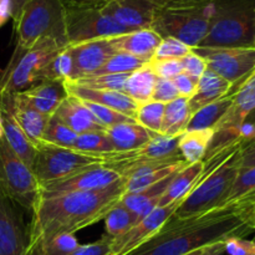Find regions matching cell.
Segmentation results:
<instances>
[{"mask_svg":"<svg viewBox=\"0 0 255 255\" xmlns=\"http://www.w3.org/2000/svg\"><path fill=\"white\" fill-rule=\"evenodd\" d=\"M126 179L102 189L37 199L27 226L26 255L60 234H75L100 221L121 202Z\"/></svg>","mask_w":255,"mask_h":255,"instance_id":"1","label":"cell"},{"mask_svg":"<svg viewBox=\"0 0 255 255\" xmlns=\"http://www.w3.org/2000/svg\"><path fill=\"white\" fill-rule=\"evenodd\" d=\"M253 232L248 222L221 206L186 218L172 216L153 236L127 255H186L234 237L246 238Z\"/></svg>","mask_w":255,"mask_h":255,"instance_id":"2","label":"cell"},{"mask_svg":"<svg viewBox=\"0 0 255 255\" xmlns=\"http://www.w3.org/2000/svg\"><path fill=\"white\" fill-rule=\"evenodd\" d=\"M203 162V173L174 212L176 218L204 213L227 201L242 171V143L237 139L204 157Z\"/></svg>","mask_w":255,"mask_h":255,"instance_id":"3","label":"cell"},{"mask_svg":"<svg viewBox=\"0 0 255 255\" xmlns=\"http://www.w3.org/2000/svg\"><path fill=\"white\" fill-rule=\"evenodd\" d=\"M16 47L20 52L42 37H51L69 46L65 25V0H24L12 14Z\"/></svg>","mask_w":255,"mask_h":255,"instance_id":"4","label":"cell"},{"mask_svg":"<svg viewBox=\"0 0 255 255\" xmlns=\"http://www.w3.org/2000/svg\"><path fill=\"white\" fill-rule=\"evenodd\" d=\"M255 0H216L208 34L199 47L254 46Z\"/></svg>","mask_w":255,"mask_h":255,"instance_id":"5","label":"cell"},{"mask_svg":"<svg viewBox=\"0 0 255 255\" xmlns=\"http://www.w3.org/2000/svg\"><path fill=\"white\" fill-rule=\"evenodd\" d=\"M66 47L51 37H42L26 51L15 50L0 75V97L24 91L41 81L44 67Z\"/></svg>","mask_w":255,"mask_h":255,"instance_id":"6","label":"cell"},{"mask_svg":"<svg viewBox=\"0 0 255 255\" xmlns=\"http://www.w3.org/2000/svg\"><path fill=\"white\" fill-rule=\"evenodd\" d=\"M65 25L69 45L128 32L104 11L101 4L84 0H65Z\"/></svg>","mask_w":255,"mask_h":255,"instance_id":"7","label":"cell"},{"mask_svg":"<svg viewBox=\"0 0 255 255\" xmlns=\"http://www.w3.org/2000/svg\"><path fill=\"white\" fill-rule=\"evenodd\" d=\"M39 181L32 169L10 148L5 137L0 139V196L21 209L32 212L39 198Z\"/></svg>","mask_w":255,"mask_h":255,"instance_id":"8","label":"cell"},{"mask_svg":"<svg viewBox=\"0 0 255 255\" xmlns=\"http://www.w3.org/2000/svg\"><path fill=\"white\" fill-rule=\"evenodd\" d=\"M35 148L36 153L32 172L39 184L64 178L91 167L102 166L101 154L81 153L44 141H40Z\"/></svg>","mask_w":255,"mask_h":255,"instance_id":"9","label":"cell"},{"mask_svg":"<svg viewBox=\"0 0 255 255\" xmlns=\"http://www.w3.org/2000/svg\"><path fill=\"white\" fill-rule=\"evenodd\" d=\"M213 9L159 10L157 9L151 29L162 37H174L189 47L199 46L208 34Z\"/></svg>","mask_w":255,"mask_h":255,"instance_id":"10","label":"cell"},{"mask_svg":"<svg viewBox=\"0 0 255 255\" xmlns=\"http://www.w3.org/2000/svg\"><path fill=\"white\" fill-rule=\"evenodd\" d=\"M231 94H233L232 106L213 128V138L206 157L237 141L242 125L247 116L255 110V69L246 79L232 87Z\"/></svg>","mask_w":255,"mask_h":255,"instance_id":"11","label":"cell"},{"mask_svg":"<svg viewBox=\"0 0 255 255\" xmlns=\"http://www.w3.org/2000/svg\"><path fill=\"white\" fill-rule=\"evenodd\" d=\"M178 137L157 133L148 143L129 152L101 154L102 166L117 172L121 177L137 164L154 161H184L178 148Z\"/></svg>","mask_w":255,"mask_h":255,"instance_id":"12","label":"cell"},{"mask_svg":"<svg viewBox=\"0 0 255 255\" xmlns=\"http://www.w3.org/2000/svg\"><path fill=\"white\" fill-rule=\"evenodd\" d=\"M207 67L237 85L255 69V46L249 47H193Z\"/></svg>","mask_w":255,"mask_h":255,"instance_id":"13","label":"cell"},{"mask_svg":"<svg viewBox=\"0 0 255 255\" xmlns=\"http://www.w3.org/2000/svg\"><path fill=\"white\" fill-rule=\"evenodd\" d=\"M122 177L117 172L107 168L105 166L91 167L84 169L71 176L55 181L40 183L39 198H50V197L62 196V194L79 193V192L96 191L106 188L116 183Z\"/></svg>","mask_w":255,"mask_h":255,"instance_id":"14","label":"cell"},{"mask_svg":"<svg viewBox=\"0 0 255 255\" xmlns=\"http://www.w3.org/2000/svg\"><path fill=\"white\" fill-rule=\"evenodd\" d=\"M184 199L176 201L168 206L159 207L144 217L143 219L134 224L131 229L121 236L112 239L111 253L110 255H127L133 252L137 247L153 236L169 218L174 214Z\"/></svg>","mask_w":255,"mask_h":255,"instance_id":"15","label":"cell"},{"mask_svg":"<svg viewBox=\"0 0 255 255\" xmlns=\"http://www.w3.org/2000/svg\"><path fill=\"white\" fill-rule=\"evenodd\" d=\"M27 242L21 208L0 196V255H26Z\"/></svg>","mask_w":255,"mask_h":255,"instance_id":"16","label":"cell"},{"mask_svg":"<svg viewBox=\"0 0 255 255\" xmlns=\"http://www.w3.org/2000/svg\"><path fill=\"white\" fill-rule=\"evenodd\" d=\"M72 62L71 76L67 81L82 79L101 69L115 51L107 39H97L91 41L69 45L66 47Z\"/></svg>","mask_w":255,"mask_h":255,"instance_id":"17","label":"cell"},{"mask_svg":"<svg viewBox=\"0 0 255 255\" xmlns=\"http://www.w3.org/2000/svg\"><path fill=\"white\" fill-rule=\"evenodd\" d=\"M101 6L127 31L151 29L157 11L153 0H109Z\"/></svg>","mask_w":255,"mask_h":255,"instance_id":"18","label":"cell"},{"mask_svg":"<svg viewBox=\"0 0 255 255\" xmlns=\"http://www.w3.org/2000/svg\"><path fill=\"white\" fill-rule=\"evenodd\" d=\"M64 84L67 95H71V96L82 100V101L94 102V104L110 107V109L136 121L137 110H138L139 105L124 92L109 91V90H92L69 81H65Z\"/></svg>","mask_w":255,"mask_h":255,"instance_id":"19","label":"cell"},{"mask_svg":"<svg viewBox=\"0 0 255 255\" xmlns=\"http://www.w3.org/2000/svg\"><path fill=\"white\" fill-rule=\"evenodd\" d=\"M115 54H128L148 62L153 57L162 36L153 29H141L107 37Z\"/></svg>","mask_w":255,"mask_h":255,"instance_id":"20","label":"cell"},{"mask_svg":"<svg viewBox=\"0 0 255 255\" xmlns=\"http://www.w3.org/2000/svg\"><path fill=\"white\" fill-rule=\"evenodd\" d=\"M52 117L64 124L65 126L69 127L77 134L106 131V127L102 126L92 116V114L85 107L81 100L76 99L71 95H67L62 100Z\"/></svg>","mask_w":255,"mask_h":255,"instance_id":"21","label":"cell"},{"mask_svg":"<svg viewBox=\"0 0 255 255\" xmlns=\"http://www.w3.org/2000/svg\"><path fill=\"white\" fill-rule=\"evenodd\" d=\"M29 106L40 114L51 117L62 100L67 96L65 84L61 81H40L24 91L16 92Z\"/></svg>","mask_w":255,"mask_h":255,"instance_id":"22","label":"cell"},{"mask_svg":"<svg viewBox=\"0 0 255 255\" xmlns=\"http://www.w3.org/2000/svg\"><path fill=\"white\" fill-rule=\"evenodd\" d=\"M0 100L9 107L12 116L25 132L27 138L34 143V146H36L41 141L42 133L50 117L40 114L31 106H29L17 94L1 96Z\"/></svg>","mask_w":255,"mask_h":255,"instance_id":"23","label":"cell"},{"mask_svg":"<svg viewBox=\"0 0 255 255\" xmlns=\"http://www.w3.org/2000/svg\"><path fill=\"white\" fill-rule=\"evenodd\" d=\"M0 111H1V122L2 129H4V137L9 143L10 148L19 156L24 163H26L32 169L35 161V148L34 143L27 138L25 132L16 122V120L12 116L9 107L0 100Z\"/></svg>","mask_w":255,"mask_h":255,"instance_id":"24","label":"cell"},{"mask_svg":"<svg viewBox=\"0 0 255 255\" xmlns=\"http://www.w3.org/2000/svg\"><path fill=\"white\" fill-rule=\"evenodd\" d=\"M233 85L228 80L223 79L212 70L207 69L199 77L196 92L188 99V106L192 115L202 107L222 99L231 94Z\"/></svg>","mask_w":255,"mask_h":255,"instance_id":"25","label":"cell"},{"mask_svg":"<svg viewBox=\"0 0 255 255\" xmlns=\"http://www.w3.org/2000/svg\"><path fill=\"white\" fill-rule=\"evenodd\" d=\"M107 136L111 139L115 152H129L148 143L157 133L148 131L134 122H125L106 128Z\"/></svg>","mask_w":255,"mask_h":255,"instance_id":"26","label":"cell"},{"mask_svg":"<svg viewBox=\"0 0 255 255\" xmlns=\"http://www.w3.org/2000/svg\"><path fill=\"white\" fill-rule=\"evenodd\" d=\"M203 169L204 162L199 161L193 164H188L183 169L177 172L176 176L173 177L172 182L169 183L167 191L162 196L159 207L168 206V204L173 203V202L186 198L187 194L196 186L197 181H198L199 177L203 173Z\"/></svg>","mask_w":255,"mask_h":255,"instance_id":"27","label":"cell"},{"mask_svg":"<svg viewBox=\"0 0 255 255\" xmlns=\"http://www.w3.org/2000/svg\"><path fill=\"white\" fill-rule=\"evenodd\" d=\"M192 112L187 97H177L173 101L164 105L163 121L159 133L169 137H178L187 131Z\"/></svg>","mask_w":255,"mask_h":255,"instance_id":"28","label":"cell"},{"mask_svg":"<svg viewBox=\"0 0 255 255\" xmlns=\"http://www.w3.org/2000/svg\"><path fill=\"white\" fill-rule=\"evenodd\" d=\"M229 203L246 213L253 211L255 207V166L242 169L228 198L222 206Z\"/></svg>","mask_w":255,"mask_h":255,"instance_id":"29","label":"cell"},{"mask_svg":"<svg viewBox=\"0 0 255 255\" xmlns=\"http://www.w3.org/2000/svg\"><path fill=\"white\" fill-rule=\"evenodd\" d=\"M213 129H198V131H186L179 136L178 148L182 157L188 164L203 161L209 148Z\"/></svg>","mask_w":255,"mask_h":255,"instance_id":"30","label":"cell"},{"mask_svg":"<svg viewBox=\"0 0 255 255\" xmlns=\"http://www.w3.org/2000/svg\"><path fill=\"white\" fill-rule=\"evenodd\" d=\"M232 102H233V94H228L227 96L199 109L192 115L187 131L213 129L222 117L227 114L229 107L232 106Z\"/></svg>","mask_w":255,"mask_h":255,"instance_id":"31","label":"cell"},{"mask_svg":"<svg viewBox=\"0 0 255 255\" xmlns=\"http://www.w3.org/2000/svg\"><path fill=\"white\" fill-rule=\"evenodd\" d=\"M156 80L157 76L147 62L143 67L129 74L126 85H125L124 94L131 97L138 105L146 104V102L151 101Z\"/></svg>","mask_w":255,"mask_h":255,"instance_id":"32","label":"cell"},{"mask_svg":"<svg viewBox=\"0 0 255 255\" xmlns=\"http://www.w3.org/2000/svg\"><path fill=\"white\" fill-rule=\"evenodd\" d=\"M187 166H188V163L186 161H181L177 162V163L169 164L167 167H163V168L156 169V171L144 172V173L141 174H133V176L128 177V178H125L126 179V194L134 193V192L147 188V187L167 178L168 176L177 173V172L181 171V169H183Z\"/></svg>","mask_w":255,"mask_h":255,"instance_id":"33","label":"cell"},{"mask_svg":"<svg viewBox=\"0 0 255 255\" xmlns=\"http://www.w3.org/2000/svg\"><path fill=\"white\" fill-rule=\"evenodd\" d=\"M72 149L87 154H106L115 152L114 144L106 131L79 134Z\"/></svg>","mask_w":255,"mask_h":255,"instance_id":"34","label":"cell"},{"mask_svg":"<svg viewBox=\"0 0 255 255\" xmlns=\"http://www.w3.org/2000/svg\"><path fill=\"white\" fill-rule=\"evenodd\" d=\"M137 223V219L131 211L124 207L122 204H117L114 209L105 218V227H106V236L110 238H116L121 234L126 233Z\"/></svg>","mask_w":255,"mask_h":255,"instance_id":"35","label":"cell"},{"mask_svg":"<svg viewBox=\"0 0 255 255\" xmlns=\"http://www.w3.org/2000/svg\"><path fill=\"white\" fill-rule=\"evenodd\" d=\"M147 61L134 57L128 54H115L109 59V61L94 72L90 76H100V75H112V74H131L136 70L141 69ZM87 77V76H86Z\"/></svg>","mask_w":255,"mask_h":255,"instance_id":"36","label":"cell"},{"mask_svg":"<svg viewBox=\"0 0 255 255\" xmlns=\"http://www.w3.org/2000/svg\"><path fill=\"white\" fill-rule=\"evenodd\" d=\"M77 136L79 134L75 133L72 129L51 116L45 127L41 141L55 144V146L65 147V148H72Z\"/></svg>","mask_w":255,"mask_h":255,"instance_id":"37","label":"cell"},{"mask_svg":"<svg viewBox=\"0 0 255 255\" xmlns=\"http://www.w3.org/2000/svg\"><path fill=\"white\" fill-rule=\"evenodd\" d=\"M128 76L129 74L100 75V76L82 77V79L69 82H74L80 86L92 90H109V91L124 92L125 85H126Z\"/></svg>","mask_w":255,"mask_h":255,"instance_id":"38","label":"cell"},{"mask_svg":"<svg viewBox=\"0 0 255 255\" xmlns=\"http://www.w3.org/2000/svg\"><path fill=\"white\" fill-rule=\"evenodd\" d=\"M164 104L156 101H148L142 104L137 110L136 122L142 127L147 128L153 133L161 132L162 121H163Z\"/></svg>","mask_w":255,"mask_h":255,"instance_id":"39","label":"cell"},{"mask_svg":"<svg viewBox=\"0 0 255 255\" xmlns=\"http://www.w3.org/2000/svg\"><path fill=\"white\" fill-rule=\"evenodd\" d=\"M72 71V62L67 50H62L57 54L41 72V81H61L65 82L70 79Z\"/></svg>","mask_w":255,"mask_h":255,"instance_id":"40","label":"cell"},{"mask_svg":"<svg viewBox=\"0 0 255 255\" xmlns=\"http://www.w3.org/2000/svg\"><path fill=\"white\" fill-rule=\"evenodd\" d=\"M80 246L75 234H60L27 255H69Z\"/></svg>","mask_w":255,"mask_h":255,"instance_id":"41","label":"cell"},{"mask_svg":"<svg viewBox=\"0 0 255 255\" xmlns=\"http://www.w3.org/2000/svg\"><path fill=\"white\" fill-rule=\"evenodd\" d=\"M82 101V100H81ZM87 110L92 114V116L100 122L104 127L109 128V127L116 126L119 124H125V122H134V120L129 119V117L125 116V115L120 114V112L115 111V110L110 109V107L102 106V105L94 104V102L82 101Z\"/></svg>","mask_w":255,"mask_h":255,"instance_id":"42","label":"cell"},{"mask_svg":"<svg viewBox=\"0 0 255 255\" xmlns=\"http://www.w3.org/2000/svg\"><path fill=\"white\" fill-rule=\"evenodd\" d=\"M191 51L192 47L174 37H162V41L159 42L152 59H182Z\"/></svg>","mask_w":255,"mask_h":255,"instance_id":"43","label":"cell"},{"mask_svg":"<svg viewBox=\"0 0 255 255\" xmlns=\"http://www.w3.org/2000/svg\"><path fill=\"white\" fill-rule=\"evenodd\" d=\"M159 10H207L216 0H153Z\"/></svg>","mask_w":255,"mask_h":255,"instance_id":"44","label":"cell"},{"mask_svg":"<svg viewBox=\"0 0 255 255\" xmlns=\"http://www.w3.org/2000/svg\"><path fill=\"white\" fill-rule=\"evenodd\" d=\"M148 66L157 77L173 80L177 75L183 72L181 59H152L148 61Z\"/></svg>","mask_w":255,"mask_h":255,"instance_id":"45","label":"cell"},{"mask_svg":"<svg viewBox=\"0 0 255 255\" xmlns=\"http://www.w3.org/2000/svg\"><path fill=\"white\" fill-rule=\"evenodd\" d=\"M177 97H179V94L177 91L176 86H174L173 81L168 79L157 77L153 92H152L151 101L161 102V104L166 105L176 100Z\"/></svg>","mask_w":255,"mask_h":255,"instance_id":"46","label":"cell"},{"mask_svg":"<svg viewBox=\"0 0 255 255\" xmlns=\"http://www.w3.org/2000/svg\"><path fill=\"white\" fill-rule=\"evenodd\" d=\"M111 244L112 238L105 234L104 237H101V239L94 242V243L84 244V246L80 244L69 255H110V253H111Z\"/></svg>","mask_w":255,"mask_h":255,"instance_id":"47","label":"cell"},{"mask_svg":"<svg viewBox=\"0 0 255 255\" xmlns=\"http://www.w3.org/2000/svg\"><path fill=\"white\" fill-rule=\"evenodd\" d=\"M181 62L183 72H186V74L191 75L193 77H197V79H199L204 74V71L208 69L203 57L196 54L193 50L188 55L182 57Z\"/></svg>","mask_w":255,"mask_h":255,"instance_id":"48","label":"cell"},{"mask_svg":"<svg viewBox=\"0 0 255 255\" xmlns=\"http://www.w3.org/2000/svg\"><path fill=\"white\" fill-rule=\"evenodd\" d=\"M226 253L229 255H255V242L246 238H229L226 241Z\"/></svg>","mask_w":255,"mask_h":255,"instance_id":"49","label":"cell"},{"mask_svg":"<svg viewBox=\"0 0 255 255\" xmlns=\"http://www.w3.org/2000/svg\"><path fill=\"white\" fill-rule=\"evenodd\" d=\"M172 81H173L179 96L189 99V97L196 92L199 79L191 76V75L186 74V72H181V74L177 75Z\"/></svg>","mask_w":255,"mask_h":255,"instance_id":"50","label":"cell"},{"mask_svg":"<svg viewBox=\"0 0 255 255\" xmlns=\"http://www.w3.org/2000/svg\"><path fill=\"white\" fill-rule=\"evenodd\" d=\"M253 139H255V110L247 116L246 121L242 125L241 133L238 137V141L241 142L242 146L249 143Z\"/></svg>","mask_w":255,"mask_h":255,"instance_id":"51","label":"cell"},{"mask_svg":"<svg viewBox=\"0 0 255 255\" xmlns=\"http://www.w3.org/2000/svg\"><path fill=\"white\" fill-rule=\"evenodd\" d=\"M255 166V139L242 146V169Z\"/></svg>","mask_w":255,"mask_h":255,"instance_id":"52","label":"cell"},{"mask_svg":"<svg viewBox=\"0 0 255 255\" xmlns=\"http://www.w3.org/2000/svg\"><path fill=\"white\" fill-rule=\"evenodd\" d=\"M224 253H226V242H218V243L201 247L186 255H223Z\"/></svg>","mask_w":255,"mask_h":255,"instance_id":"53","label":"cell"},{"mask_svg":"<svg viewBox=\"0 0 255 255\" xmlns=\"http://www.w3.org/2000/svg\"><path fill=\"white\" fill-rule=\"evenodd\" d=\"M12 17L11 0H0V27Z\"/></svg>","mask_w":255,"mask_h":255,"instance_id":"54","label":"cell"},{"mask_svg":"<svg viewBox=\"0 0 255 255\" xmlns=\"http://www.w3.org/2000/svg\"><path fill=\"white\" fill-rule=\"evenodd\" d=\"M248 222H249V224L252 226V228H253L254 232H255V207L253 208V211L251 212V214H249Z\"/></svg>","mask_w":255,"mask_h":255,"instance_id":"55","label":"cell"},{"mask_svg":"<svg viewBox=\"0 0 255 255\" xmlns=\"http://www.w3.org/2000/svg\"><path fill=\"white\" fill-rule=\"evenodd\" d=\"M4 137V129H2V122H1V111H0V139Z\"/></svg>","mask_w":255,"mask_h":255,"instance_id":"56","label":"cell"},{"mask_svg":"<svg viewBox=\"0 0 255 255\" xmlns=\"http://www.w3.org/2000/svg\"><path fill=\"white\" fill-rule=\"evenodd\" d=\"M84 1H89V2H94V4H104V2L109 1V0H84Z\"/></svg>","mask_w":255,"mask_h":255,"instance_id":"57","label":"cell"},{"mask_svg":"<svg viewBox=\"0 0 255 255\" xmlns=\"http://www.w3.org/2000/svg\"><path fill=\"white\" fill-rule=\"evenodd\" d=\"M254 46H255V31H254Z\"/></svg>","mask_w":255,"mask_h":255,"instance_id":"58","label":"cell"},{"mask_svg":"<svg viewBox=\"0 0 255 255\" xmlns=\"http://www.w3.org/2000/svg\"><path fill=\"white\" fill-rule=\"evenodd\" d=\"M253 241H254V242H255V237H254V239H253Z\"/></svg>","mask_w":255,"mask_h":255,"instance_id":"59","label":"cell"}]
</instances>
